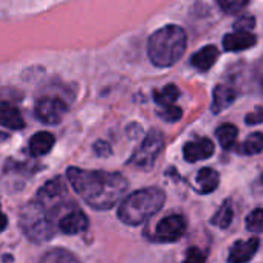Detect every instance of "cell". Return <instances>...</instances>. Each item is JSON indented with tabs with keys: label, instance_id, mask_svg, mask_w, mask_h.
<instances>
[{
	"label": "cell",
	"instance_id": "15",
	"mask_svg": "<svg viewBox=\"0 0 263 263\" xmlns=\"http://www.w3.org/2000/svg\"><path fill=\"white\" fill-rule=\"evenodd\" d=\"M197 191L200 194H211L218 187L220 183V175L217 171L211 169V167H203L198 174H197Z\"/></svg>",
	"mask_w": 263,
	"mask_h": 263
},
{
	"label": "cell",
	"instance_id": "26",
	"mask_svg": "<svg viewBox=\"0 0 263 263\" xmlns=\"http://www.w3.org/2000/svg\"><path fill=\"white\" fill-rule=\"evenodd\" d=\"M255 27V19L252 16H243L238 17L234 24L235 31H243V33H251V30Z\"/></svg>",
	"mask_w": 263,
	"mask_h": 263
},
{
	"label": "cell",
	"instance_id": "25",
	"mask_svg": "<svg viewBox=\"0 0 263 263\" xmlns=\"http://www.w3.org/2000/svg\"><path fill=\"white\" fill-rule=\"evenodd\" d=\"M206 258H208V252H204L197 246H192L186 251V257L183 263H206Z\"/></svg>",
	"mask_w": 263,
	"mask_h": 263
},
{
	"label": "cell",
	"instance_id": "12",
	"mask_svg": "<svg viewBox=\"0 0 263 263\" xmlns=\"http://www.w3.org/2000/svg\"><path fill=\"white\" fill-rule=\"evenodd\" d=\"M257 44V37L252 33H243V31H234L228 33L223 37V48L224 51H243Z\"/></svg>",
	"mask_w": 263,
	"mask_h": 263
},
{
	"label": "cell",
	"instance_id": "20",
	"mask_svg": "<svg viewBox=\"0 0 263 263\" xmlns=\"http://www.w3.org/2000/svg\"><path fill=\"white\" fill-rule=\"evenodd\" d=\"M178 98H180V90H178V87L175 84H169L163 90H155L154 91V99L161 108L169 107V105H175V101Z\"/></svg>",
	"mask_w": 263,
	"mask_h": 263
},
{
	"label": "cell",
	"instance_id": "29",
	"mask_svg": "<svg viewBox=\"0 0 263 263\" xmlns=\"http://www.w3.org/2000/svg\"><path fill=\"white\" fill-rule=\"evenodd\" d=\"M254 191H255L257 194H263V172H261L260 178L257 180V183H255V187H254Z\"/></svg>",
	"mask_w": 263,
	"mask_h": 263
},
{
	"label": "cell",
	"instance_id": "23",
	"mask_svg": "<svg viewBox=\"0 0 263 263\" xmlns=\"http://www.w3.org/2000/svg\"><path fill=\"white\" fill-rule=\"evenodd\" d=\"M217 4L224 14H237L248 7L249 0H217Z\"/></svg>",
	"mask_w": 263,
	"mask_h": 263
},
{
	"label": "cell",
	"instance_id": "2",
	"mask_svg": "<svg viewBox=\"0 0 263 263\" xmlns=\"http://www.w3.org/2000/svg\"><path fill=\"white\" fill-rule=\"evenodd\" d=\"M186 45V31L180 25H166L149 37L147 54L154 65L166 68L175 65L183 58Z\"/></svg>",
	"mask_w": 263,
	"mask_h": 263
},
{
	"label": "cell",
	"instance_id": "24",
	"mask_svg": "<svg viewBox=\"0 0 263 263\" xmlns=\"http://www.w3.org/2000/svg\"><path fill=\"white\" fill-rule=\"evenodd\" d=\"M158 116L161 119H164L166 122H177L181 119L183 116V110L178 105H169V107H163L158 111Z\"/></svg>",
	"mask_w": 263,
	"mask_h": 263
},
{
	"label": "cell",
	"instance_id": "16",
	"mask_svg": "<svg viewBox=\"0 0 263 263\" xmlns=\"http://www.w3.org/2000/svg\"><path fill=\"white\" fill-rule=\"evenodd\" d=\"M54 146V137L48 132H39L33 135L30 140V152L33 157H42L47 155Z\"/></svg>",
	"mask_w": 263,
	"mask_h": 263
},
{
	"label": "cell",
	"instance_id": "32",
	"mask_svg": "<svg viewBox=\"0 0 263 263\" xmlns=\"http://www.w3.org/2000/svg\"><path fill=\"white\" fill-rule=\"evenodd\" d=\"M261 88H263V82H261Z\"/></svg>",
	"mask_w": 263,
	"mask_h": 263
},
{
	"label": "cell",
	"instance_id": "30",
	"mask_svg": "<svg viewBox=\"0 0 263 263\" xmlns=\"http://www.w3.org/2000/svg\"><path fill=\"white\" fill-rule=\"evenodd\" d=\"M7 224H8V220H7V217H5V214H2L0 212V232H2L5 228H7Z\"/></svg>",
	"mask_w": 263,
	"mask_h": 263
},
{
	"label": "cell",
	"instance_id": "5",
	"mask_svg": "<svg viewBox=\"0 0 263 263\" xmlns=\"http://www.w3.org/2000/svg\"><path fill=\"white\" fill-rule=\"evenodd\" d=\"M163 146H164L163 134L158 128H152L143 140V143L140 144V147L135 151V154L132 155L128 164L135 166L138 169H143V171L152 169L157 157L163 151Z\"/></svg>",
	"mask_w": 263,
	"mask_h": 263
},
{
	"label": "cell",
	"instance_id": "18",
	"mask_svg": "<svg viewBox=\"0 0 263 263\" xmlns=\"http://www.w3.org/2000/svg\"><path fill=\"white\" fill-rule=\"evenodd\" d=\"M240 155H257L263 152V134L261 132H255L251 134L237 149Z\"/></svg>",
	"mask_w": 263,
	"mask_h": 263
},
{
	"label": "cell",
	"instance_id": "3",
	"mask_svg": "<svg viewBox=\"0 0 263 263\" xmlns=\"http://www.w3.org/2000/svg\"><path fill=\"white\" fill-rule=\"evenodd\" d=\"M166 194L160 187H146L125 197L118 209L121 221L130 226H138L155 215L164 204Z\"/></svg>",
	"mask_w": 263,
	"mask_h": 263
},
{
	"label": "cell",
	"instance_id": "1",
	"mask_svg": "<svg viewBox=\"0 0 263 263\" xmlns=\"http://www.w3.org/2000/svg\"><path fill=\"white\" fill-rule=\"evenodd\" d=\"M67 178L76 194L95 209L113 208L128 187V181L116 172L70 167L67 171Z\"/></svg>",
	"mask_w": 263,
	"mask_h": 263
},
{
	"label": "cell",
	"instance_id": "9",
	"mask_svg": "<svg viewBox=\"0 0 263 263\" xmlns=\"http://www.w3.org/2000/svg\"><path fill=\"white\" fill-rule=\"evenodd\" d=\"M215 146L209 138H198L184 144L183 155L187 163H197L201 160H208L214 155Z\"/></svg>",
	"mask_w": 263,
	"mask_h": 263
},
{
	"label": "cell",
	"instance_id": "10",
	"mask_svg": "<svg viewBox=\"0 0 263 263\" xmlns=\"http://www.w3.org/2000/svg\"><path fill=\"white\" fill-rule=\"evenodd\" d=\"M88 228V218L87 215L79 211V209H73L70 211L67 215H64L59 221V229L64 234L68 235H74V234H81Z\"/></svg>",
	"mask_w": 263,
	"mask_h": 263
},
{
	"label": "cell",
	"instance_id": "14",
	"mask_svg": "<svg viewBox=\"0 0 263 263\" xmlns=\"http://www.w3.org/2000/svg\"><path fill=\"white\" fill-rule=\"evenodd\" d=\"M217 59H218V48L215 45H206L201 50H198L195 54H192L191 65L198 71H208L212 68Z\"/></svg>",
	"mask_w": 263,
	"mask_h": 263
},
{
	"label": "cell",
	"instance_id": "7",
	"mask_svg": "<svg viewBox=\"0 0 263 263\" xmlns=\"http://www.w3.org/2000/svg\"><path fill=\"white\" fill-rule=\"evenodd\" d=\"M67 110L65 102L59 98H42L36 104V116L45 124H59Z\"/></svg>",
	"mask_w": 263,
	"mask_h": 263
},
{
	"label": "cell",
	"instance_id": "22",
	"mask_svg": "<svg viewBox=\"0 0 263 263\" xmlns=\"http://www.w3.org/2000/svg\"><path fill=\"white\" fill-rule=\"evenodd\" d=\"M246 229L255 234H263V209H254L246 217Z\"/></svg>",
	"mask_w": 263,
	"mask_h": 263
},
{
	"label": "cell",
	"instance_id": "6",
	"mask_svg": "<svg viewBox=\"0 0 263 263\" xmlns=\"http://www.w3.org/2000/svg\"><path fill=\"white\" fill-rule=\"evenodd\" d=\"M186 232V220L183 215L172 214L164 217L155 229V240L163 243H172L180 240Z\"/></svg>",
	"mask_w": 263,
	"mask_h": 263
},
{
	"label": "cell",
	"instance_id": "31",
	"mask_svg": "<svg viewBox=\"0 0 263 263\" xmlns=\"http://www.w3.org/2000/svg\"><path fill=\"white\" fill-rule=\"evenodd\" d=\"M7 138H8V135H7V134H4V132H0V143L5 141Z\"/></svg>",
	"mask_w": 263,
	"mask_h": 263
},
{
	"label": "cell",
	"instance_id": "27",
	"mask_svg": "<svg viewBox=\"0 0 263 263\" xmlns=\"http://www.w3.org/2000/svg\"><path fill=\"white\" fill-rule=\"evenodd\" d=\"M261 121H263V107H255L245 118V122L248 125H255V124H260Z\"/></svg>",
	"mask_w": 263,
	"mask_h": 263
},
{
	"label": "cell",
	"instance_id": "28",
	"mask_svg": "<svg viewBox=\"0 0 263 263\" xmlns=\"http://www.w3.org/2000/svg\"><path fill=\"white\" fill-rule=\"evenodd\" d=\"M95 152L99 157H108V155H111V149H110V146L105 141H98L95 144Z\"/></svg>",
	"mask_w": 263,
	"mask_h": 263
},
{
	"label": "cell",
	"instance_id": "21",
	"mask_svg": "<svg viewBox=\"0 0 263 263\" xmlns=\"http://www.w3.org/2000/svg\"><path fill=\"white\" fill-rule=\"evenodd\" d=\"M232 217H234V212H232V203L231 200H224L223 204L218 208V211L215 212V215L211 218V223L221 228V229H226L231 221H232Z\"/></svg>",
	"mask_w": 263,
	"mask_h": 263
},
{
	"label": "cell",
	"instance_id": "13",
	"mask_svg": "<svg viewBox=\"0 0 263 263\" xmlns=\"http://www.w3.org/2000/svg\"><path fill=\"white\" fill-rule=\"evenodd\" d=\"M0 125L11 130H21L25 125V121L19 108L7 101H0Z\"/></svg>",
	"mask_w": 263,
	"mask_h": 263
},
{
	"label": "cell",
	"instance_id": "11",
	"mask_svg": "<svg viewBox=\"0 0 263 263\" xmlns=\"http://www.w3.org/2000/svg\"><path fill=\"white\" fill-rule=\"evenodd\" d=\"M237 99V90L229 85V84H218L214 88V95H212V105L211 110L212 113H220L223 110H226L229 105L234 104V101Z\"/></svg>",
	"mask_w": 263,
	"mask_h": 263
},
{
	"label": "cell",
	"instance_id": "4",
	"mask_svg": "<svg viewBox=\"0 0 263 263\" xmlns=\"http://www.w3.org/2000/svg\"><path fill=\"white\" fill-rule=\"evenodd\" d=\"M21 228L27 238L34 243L48 241L54 235V223L37 198L28 203L21 212Z\"/></svg>",
	"mask_w": 263,
	"mask_h": 263
},
{
	"label": "cell",
	"instance_id": "17",
	"mask_svg": "<svg viewBox=\"0 0 263 263\" xmlns=\"http://www.w3.org/2000/svg\"><path fill=\"white\" fill-rule=\"evenodd\" d=\"M215 135L218 138V143L223 149L229 151L235 146L237 141V135H238V130L234 124H221L217 130H215Z\"/></svg>",
	"mask_w": 263,
	"mask_h": 263
},
{
	"label": "cell",
	"instance_id": "19",
	"mask_svg": "<svg viewBox=\"0 0 263 263\" xmlns=\"http://www.w3.org/2000/svg\"><path fill=\"white\" fill-rule=\"evenodd\" d=\"M39 263H81V261L70 251L62 249V248H54V249L45 252L41 257Z\"/></svg>",
	"mask_w": 263,
	"mask_h": 263
},
{
	"label": "cell",
	"instance_id": "8",
	"mask_svg": "<svg viewBox=\"0 0 263 263\" xmlns=\"http://www.w3.org/2000/svg\"><path fill=\"white\" fill-rule=\"evenodd\" d=\"M260 246V240L257 237H251L249 240H238L235 241L228 255V263H248L255 255Z\"/></svg>",
	"mask_w": 263,
	"mask_h": 263
}]
</instances>
